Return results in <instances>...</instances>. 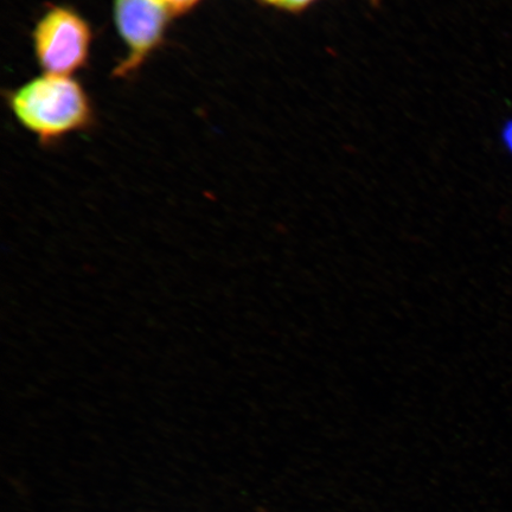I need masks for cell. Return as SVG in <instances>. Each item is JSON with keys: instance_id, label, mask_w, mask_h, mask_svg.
<instances>
[{"instance_id": "cell-1", "label": "cell", "mask_w": 512, "mask_h": 512, "mask_svg": "<svg viewBox=\"0 0 512 512\" xmlns=\"http://www.w3.org/2000/svg\"><path fill=\"white\" fill-rule=\"evenodd\" d=\"M6 101L18 123L46 146L88 130L94 121L91 99L72 76H38L10 91Z\"/></svg>"}, {"instance_id": "cell-2", "label": "cell", "mask_w": 512, "mask_h": 512, "mask_svg": "<svg viewBox=\"0 0 512 512\" xmlns=\"http://www.w3.org/2000/svg\"><path fill=\"white\" fill-rule=\"evenodd\" d=\"M91 24L69 5H49L32 31V47L44 74L72 76L87 66Z\"/></svg>"}, {"instance_id": "cell-3", "label": "cell", "mask_w": 512, "mask_h": 512, "mask_svg": "<svg viewBox=\"0 0 512 512\" xmlns=\"http://www.w3.org/2000/svg\"><path fill=\"white\" fill-rule=\"evenodd\" d=\"M171 17L163 0H113L115 28L126 48L125 59L113 70L114 78L137 73L163 46Z\"/></svg>"}, {"instance_id": "cell-4", "label": "cell", "mask_w": 512, "mask_h": 512, "mask_svg": "<svg viewBox=\"0 0 512 512\" xmlns=\"http://www.w3.org/2000/svg\"><path fill=\"white\" fill-rule=\"evenodd\" d=\"M261 4L279 11L287 12V14L299 15L306 10L312 8L322 0H259Z\"/></svg>"}, {"instance_id": "cell-5", "label": "cell", "mask_w": 512, "mask_h": 512, "mask_svg": "<svg viewBox=\"0 0 512 512\" xmlns=\"http://www.w3.org/2000/svg\"><path fill=\"white\" fill-rule=\"evenodd\" d=\"M174 17L184 16L197 8L202 0H163Z\"/></svg>"}, {"instance_id": "cell-6", "label": "cell", "mask_w": 512, "mask_h": 512, "mask_svg": "<svg viewBox=\"0 0 512 512\" xmlns=\"http://www.w3.org/2000/svg\"><path fill=\"white\" fill-rule=\"evenodd\" d=\"M502 140L505 149H507L510 155L512 156V119L507 121V123H505V125L503 126Z\"/></svg>"}, {"instance_id": "cell-7", "label": "cell", "mask_w": 512, "mask_h": 512, "mask_svg": "<svg viewBox=\"0 0 512 512\" xmlns=\"http://www.w3.org/2000/svg\"><path fill=\"white\" fill-rule=\"evenodd\" d=\"M368 2L373 5V6H379L380 5V0H368Z\"/></svg>"}]
</instances>
